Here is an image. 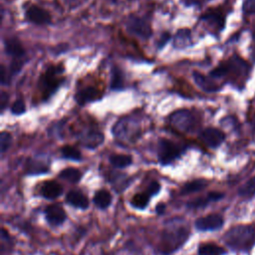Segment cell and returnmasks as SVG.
I'll return each mask as SVG.
<instances>
[{"mask_svg": "<svg viewBox=\"0 0 255 255\" xmlns=\"http://www.w3.org/2000/svg\"><path fill=\"white\" fill-rule=\"evenodd\" d=\"M188 231L183 226H172L163 231L160 240V250L164 254H169L179 248L187 239Z\"/></svg>", "mask_w": 255, "mask_h": 255, "instance_id": "cell-2", "label": "cell"}, {"mask_svg": "<svg viewBox=\"0 0 255 255\" xmlns=\"http://www.w3.org/2000/svg\"><path fill=\"white\" fill-rule=\"evenodd\" d=\"M62 186L54 180L45 181L41 186V194L47 199H55L59 197L62 194Z\"/></svg>", "mask_w": 255, "mask_h": 255, "instance_id": "cell-14", "label": "cell"}, {"mask_svg": "<svg viewBox=\"0 0 255 255\" xmlns=\"http://www.w3.org/2000/svg\"><path fill=\"white\" fill-rule=\"evenodd\" d=\"M61 152L65 158L72 159V160H81L82 159L81 152L74 146L65 145L61 148Z\"/></svg>", "mask_w": 255, "mask_h": 255, "instance_id": "cell-26", "label": "cell"}, {"mask_svg": "<svg viewBox=\"0 0 255 255\" xmlns=\"http://www.w3.org/2000/svg\"><path fill=\"white\" fill-rule=\"evenodd\" d=\"M169 38H170V34H169V33H167V32L163 33V34L161 35L160 40L158 41V48H162V47L165 45V43L169 40Z\"/></svg>", "mask_w": 255, "mask_h": 255, "instance_id": "cell-39", "label": "cell"}, {"mask_svg": "<svg viewBox=\"0 0 255 255\" xmlns=\"http://www.w3.org/2000/svg\"><path fill=\"white\" fill-rule=\"evenodd\" d=\"M160 189V184L157 181H152L149 183V185L146 188V193L148 195H154L156 194Z\"/></svg>", "mask_w": 255, "mask_h": 255, "instance_id": "cell-34", "label": "cell"}, {"mask_svg": "<svg viewBox=\"0 0 255 255\" xmlns=\"http://www.w3.org/2000/svg\"><path fill=\"white\" fill-rule=\"evenodd\" d=\"M243 11L246 14H255V0H245L243 3Z\"/></svg>", "mask_w": 255, "mask_h": 255, "instance_id": "cell-33", "label": "cell"}, {"mask_svg": "<svg viewBox=\"0 0 255 255\" xmlns=\"http://www.w3.org/2000/svg\"><path fill=\"white\" fill-rule=\"evenodd\" d=\"M211 201V199L209 198V196H205V197H199L196 198L193 201H190L187 203V206L189 208H203L204 206H206L209 202Z\"/></svg>", "mask_w": 255, "mask_h": 255, "instance_id": "cell-30", "label": "cell"}, {"mask_svg": "<svg viewBox=\"0 0 255 255\" xmlns=\"http://www.w3.org/2000/svg\"><path fill=\"white\" fill-rule=\"evenodd\" d=\"M124 86V76L122 71L115 67L112 72V79H111V89L113 90H121Z\"/></svg>", "mask_w": 255, "mask_h": 255, "instance_id": "cell-25", "label": "cell"}, {"mask_svg": "<svg viewBox=\"0 0 255 255\" xmlns=\"http://www.w3.org/2000/svg\"><path fill=\"white\" fill-rule=\"evenodd\" d=\"M169 121L174 128L182 131L193 130L198 126L195 116L188 110H179L174 112L170 116Z\"/></svg>", "mask_w": 255, "mask_h": 255, "instance_id": "cell-4", "label": "cell"}, {"mask_svg": "<svg viewBox=\"0 0 255 255\" xmlns=\"http://www.w3.org/2000/svg\"><path fill=\"white\" fill-rule=\"evenodd\" d=\"M193 79L195 81V83L197 84L198 87H200L203 91L211 93V92H215L217 91L219 88L209 79H207L206 77H204L202 74L198 73V72H193Z\"/></svg>", "mask_w": 255, "mask_h": 255, "instance_id": "cell-17", "label": "cell"}, {"mask_svg": "<svg viewBox=\"0 0 255 255\" xmlns=\"http://www.w3.org/2000/svg\"><path fill=\"white\" fill-rule=\"evenodd\" d=\"M112 201L111 193L106 189H101L94 195V203L99 208H107Z\"/></svg>", "mask_w": 255, "mask_h": 255, "instance_id": "cell-19", "label": "cell"}, {"mask_svg": "<svg viewBox=\"0 0 255 255\" xmlns=\"http://www.w3.org/2000/svg\"><path fill=\"white\" fill-rule=\"evenodd\" d=\"M131 161H132L131 156L128 154H114L110 157V162L115 167H119V168L128 166L131 163Z\"/></svg>", "mask_w": 255, "mask_h": 255, "instance_id": "cell-23", "label": "cell"}, {"mask_svg": "<svg viewBox=\"0 0 255 255\" xmlns=\"http://www.w3.org/2000/svg\"><path fill=\"white\" fill-rule=\"evenodd\" d=\"M0 81L2 85H9L10 83V78L9 76H7L6 69L3 65L0 67Z\"/></svg>", "mask_w": 255, "mask_h": 255, "instance_id": "cell-36", "label": "cell"}, {"mask_svg": "<svg viewBox=\"0 0 255 255\" xmlns=\"http://www.w3.org/2000/svg\"><path fill=\"white\" fill-rule=\"evenodd\" d=\"M126 26H127V31L129 34L134 35L143 40L148 39L152 35V30L149 23L144 19L137 17L135 15H130L127 19Z\"/></svg>", "mask_w": 255, "mask_h": 255, "instance_id": "cell-5", "label": "cell"}, {"mask_svg": "<svg viewBox=\"0 0 255 255\" xmlns=\"http://www.w3.org/2000/svg\"><path fill=\"white\" fill-rule=\"evenodd\" d=\"M210 0H181L185 6H194V5H203Z\"/></svg>", "mask_w": 255, "mask_h": 255, "instance_id": "cell-38", "label": "cell"}, {"mask_svg": "<svg viewBox=\"0 0 255 255\" xmlns=\"http://www.w3.org/2000/svg\"><path fill=\"white\" fill-rule=\"evenodd\" d=\"M26 19L34 24H38V25H44V24H50L51 23V15L50 13L37 6V5H32L30 6L27 11H26Z\"/></svg>", "mask_w": 255, "mask_h": 255, "instance_id": "cell-9", "label": "cell"}, {"mask_svg": "<svg viewBox=\"0 0 255 255\" xmlns=\"http://www.w3.org/2000/svg\"><path fill=\"white\" fill-rule=\"evenodd\" d=\"M45 215L48 222L52 225H60L66 220V212L58 204L47 206L45 209Z\"/></svg>", "mask_w": 255, "mask_h": 255, "instance_id": "cell-12", "label": "cell"}, {"mask_svg": "<svg viewBox=\"0 0 255 255\" xmlns=\"http://www.w3.org/2000/svg\"><path fill=\"white\" fill-rule=\"evenodd\" d=\"M23 66V62L21 61V59H13L12 63H11V72L12 74L18 73L21 70V67Z\"/></svg>", "mask_w": 255, "mask_h": 255, "instance_id": "cell-35", "label": "cell"}, {"mask_svg": "<svg viewBox=\"0 0 255 255\" xmlns=\"http://www.w3.org/2000/svg\"><path fill=\"white\" fill-rule=\"evenodd\" d=\"M223 225V218L219 214H209L195 221V227L201 231L217 230Z\"/></svg>", "mask_w": 255, "mask_h": 255, "instance_id": "cell-10", "label": "cell"}, {"mask_svg": "<svg viewBox=\"0 0 255 255\" xmlns=\"http://www.w3.org/2000/svg\"><path fill=\"white\" fill-rule=\"evenodd\" d=\"M199 138L209 147L215 148L219 146L225 138V134L218 128H207L199 133Z\"/></svg>", "mask_w": 255, "mask_h": 255, "instance_id": "cell-8", "label": "cell"}, {"mask_svg": "<svg viewBox=\"0 0 255 255\" xmlns=\"http://www.w3.org/2000/svg\"><path fill=\"white\" fill-rule=\"evenodd\" d=\"M165 209V205L163 204V203H159V204H157V206H156V212L157 213H159V214H161L162 212H163V210Z\"/></svg>", "mask_w": 255, "mask_h": 255, "instance_id": "cell-41", "label": "cell"}, {"mask_svg": "<svg viewBox=\"0 0 255 255\" xmlns=\"http://www.w3.org/2000/svg\"><path fill=\"white\" fill-rule=\"evenodd\" d=\"M59 176L63 179H66L68 180L69 182H72V183H76L78 182L81 177H82V173L79 169L77 168H74V167H68V168H65L63 169Z\"/></svg>", "mask_w": 255, "mask_h": 255, "instance_id": "cell-22", "label": "cell"}, {"mask_svg": "<svg viewBox=\"0 0 255 255\" xmlns=\"http://www.w3.org/2000/svg\"><path fill=\"white\" fill-rule=\"evenodd\" d=\"M113 131L116 137L120 138L121 140H127L126 138L129 140L136 137V133L139 131V129L138 126L135 125L134 121L125 118L116 124Z\"/></svg>", "mask_w": 255, "mask_h": 255, "instance_id": "cell-7", "label": "cell"}, {"mask_svg": "<svg viewBox=\"0 0 255 255\" xmlns=\"http://www.w3.org/2000/svg\"><path fill=\"white\" fill-rule=\"evenodd\" d=\"M104 141V135L101 131L88 129L80 135V142L88 148H96Z\"/></svg>", "mask_w": 255, "mask_h": 255, "instance_id": "cell-11", "label": "cell"}, {"mask_svg": "<svg viewBox=\"0 0 255 255\" xmlns=\"http://www.w3.org/2000/svg\"><path fill=\"white\" fill-rule=\"evenodd\" d=\"M4 49L6 54L13 59H21L25 56V49L17 38H7L4 41Z\"/></svg>", "mask_w": 255, "mask_h": 255, "instance_id": "cell-13", "label": "cell"}, {"mask_svg": "<svg viewBox=\"0 0 255 255\" xmlns=\"http://www.w3.org/2000/svg\"><path fill=\"white\" fill-rule=\"evenodd\" d=\"M208 196L211 199V201H217V200L221 199L224 196V194L220 193V192H217V191H213V192L208 193Z\"/></svg>", "mask_w": 255, "mask_h": 255, "instance_id": "cell-40", "label": "cell"}, {"mask_svg": "<svg viewBox=\"0 0 255 255\" xmlns=\"http://www.w3.org/2000/svg\"><path fill=\"white\" fill-rule=\"evenodd\" d=\"M190 31L188 29H180L177 31L174 37V47L177 49H183L186 48L188 45H190Z\"/></svg>", "mask_w": 255, "mask_h": 255, "instance_id": "cell-18", "label": "cell"}, {"mask_svg": "<svg viewBox=\"0 0 255 255\" xmlns=\"http://www.w3.org/2000/svg\"><path fill=\"white\" fill-rule=\"evenodd\" d=\"M149 195L147 193H137L131 199V204L136 208H144L148 203Z\"/></svg>", "mask_w": 255, "mask_h": 255, "instance_id": "cell-28", "label": "cell"}, {"mask_svg": "<svg viewBox=\"0 0 255 255\" xmlns=\"http://www.w3.org/2000/svg\"><path fill=\"white\" fill-rule=\"evenodd\" d=\"M8 99H9V96L4 92L2 91L1 92V95H0V108H1V113H3V111L5 110L7 104H8Z\"/></svg>", "mask_w": 255, "mask_h": 255, "instance_id": "cell-37", "label": "cell"}, {"mask_svg": "<svg viewBox=\"0 0 255 255\" xmlns=\"http://www.w3.org/2000/svg\"><path fill=\"white\" fill-rule=\"evenodd\" d=\"M66 199H67L68 203H70L71 205L78 207V208L86 209L89 206L88 197L83 192H81L79 190H70L67 193Z\"/></svg>", "mask_w": 255, "mask_h": 255, "instance_id": "cell-15", "label": "cell"}, {"mask_svg": "<svg viewBox=\"0 0 255 255\" xmlns=\"http://www.w3.org/2000/svg\"><path fill=\"white\" fill-rule=\"evenodd\" d=\"M182 149L169 139L162 138L158 143V160L162 164H168L178 158Z\"/></svg>", "mask_w": 255, "mask_h": 255, "instance_id": "cell-6", "label": "cell"}, {"mask_svg": "<svg viewBox=\"0 0 255 255\" xmlns=\"http://www.w3.org/2000/svg\"><path fill=\"white\" fill-rule=\"evenodd\" d=\"M253 39H254V40H255V32H254V33H253Z\"/></svg>", "mask_w": 255, "mask_h": 255, "instance_id": "cell-42", "label": "cell"}, {"mask_svg": "<svg viewBox=\"0 0 255 255\" xmlns=\"http://www.w3.org/2000/svg\"><path fill=\"white\" fill-rule=\"evenodd\" d=\"M12 143V136L7 131H2L0 134V149L1 153H4Z\"/></svg>", "mask_w": 255, "mask_h": 255, "instance_id": "cell-29", "label": "cell"}, {"mask_svg": "<svg viewBox=\"0 0 255 255\" xmlns=\"http://www.w3.org/2000/svg\"><path fill=\"white\" fill-rule=\"evenodd\" d=\"M225 250L213 243L201 244L198 248V255H224Z\"/></svg>", "mask_w": 255, "mask_h": 255, "instance_id": "cell-20", "label": "cell"}, {"mask_svg": "<svg viewBox=\"0 0 255 255\" xmlns=\"http://www.w3.org/2000/svg\"><path fill=\"white\" fill-rule=\"evenodd\" d=\"M26 108H25V103L22 100H17L16 102L13 103L12 107H11V112L12 114L19 116L22 115L23 113H25Z\"/></svg>", "mask_w": 255, "mask_h": 255, "instance_id": "cell-32", "label": "cell"}, {"mask_svg": "<svg viewBox=\"0 0 255 255\" xmlns=\"http://www.w3.org/2000/svg\"><path fill=\"white\" fill-rule=\"evenodd\" d=\"M238 193L243 197H251L255 193V178L248 180L243 186L238 189Z\"/></svg>", "mask_w": 255, "mask_h": 255, "instance_id": "cell-27", "label": "cell"}, {"mask_svg": "<svg viewBox=\"0 0 255 255\" xmlns=\"http://www.w3.org/2000/svg\"><path fill=\"white\" fill-rule=\"evenodd\" d=\"M201 20L206 21L211 26H213V27H215L216 29H219V30H221L224 26V18H223V16H221L217 12L206 13L204 16H202Z\"/></svg>", "mask_w": 255, "mask_h": 255, "instance_id": "cell-21", "label": "cell"}, {"mask_svg": "<svg viewBox=\"0 0 255 255\" xmlns=\"http://www.w3.org/2000/svg\"><path fill=\"white\" fill-rule=\"evenodd\" d=\"M207 185L205 180L202 179H195L190 182H187L181 189L182 194H188L191 192H196L203 189Z\"/></svg>", "mask_w": 255, "mask_h": 255, "instance_id": "cell-24", "label": "cell"}, {"mask_svg": "<svg viewBox=\"0 0 255 255\" xmlns=\"http://www.w3.org/2000/svg\"><path fill=\"white\" fill-rule=\"evenodd\" d=\"M46 171H47V167L43 165L41 162L31 161L28 165V172L30 173H42Z\"/></svg>", "mask_w": 255, "mask_h": 255, "instance_id": "cell-31", "label": "cell"}, {"mask_svg": "<svg viewBox=\"0 0 255 255\" xmlns=\"http://www.w3.org/2000/svg\"><path fill=\"white\" fill-rule=\"evenodd\" d=\"M111 1H113V2H116V1H117V0H111Z\"/></svg>", "mask_w": 255, "mask_h": 255, "instance_id": "cell-44", "label": "cell"}, {"mask_svg": "<svg viewBox=\"0 0 255 255\" xmlns=\"http://www.w3.org/2000/svg\"><path fill=\"white\" fill-rule=\"evenodd\" d=\"M223 239L231 249L245 251L255 242V229L251 225H236L227 231Z\"/></svg>", "mask_w": 255, "mask_h": 255, "instance_id": "cell-1", "label": "cell"}, {"mask_svg": "<svg viewBox=\"0 0 255 255\" xmlns=\"http://www.w3.org/2000/svg\"><path fill=\"white\" fill-rule=\"evenodd\" d=\"M101 96L98 92L97 89L93 88V87H87L81 91H79L76 95V101L78 102V104L80 105H85L86 103L95 101L97 99H99Z\"/></svg>", "mask_w": 255, "mask_h": 255, "instance_id": "cell-16", "label": "cell"}, {"mask_svg": "<svg viewBox=\"0 0 255 255\" xmlns=\"http://www.w3.org/2000/svg\"><path fill=\"white\" fill-rule=\"evenodd\" d=\"M253 58H254V60H255V53L253 54Z\"/></svg>", "mask_w": 255, "mask_h": 255, "instance_id": "cell-43", "label": "cell"}, {"mask_svg": "<svg viewBox=\"0 0 255 255\" xmlns=\"http://www.w3.org/2000/svg\"><path fill=\"white\" fill-rule=\"evenodd\" d=\"M62 72H63L62 68L50 67L42 75L39 84H40L44 99L50 98L61 85L62 80L59 79V75Z\"/></svg>", "mask_w": 255, "mask_h": 255, "instance_id": "cell-3", "label": "cell"}]
</instances>
